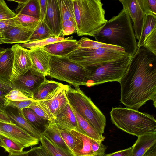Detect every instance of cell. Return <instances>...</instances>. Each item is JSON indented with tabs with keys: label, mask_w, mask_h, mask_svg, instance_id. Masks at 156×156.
Wrapping results in <instances>:
<instances>
[{
	"label": "cell",
	"mask_w": 156,
	"mask_h": 156,
	"mask_svg": "<svg viewBox=\"0 0 156 156\" xmlns=\"http://www.w3.org/2000/svg\"><path fill=\"white\" fill-rule=\"evenodd\" d=\"M120 101L138 110L148 100L156 106V55L144 46L138 47L128 69L119 82Z\"/></svg>",
	"instance_id": "6da1fadb"
},
{
	"label": "cell",
	"mask_w": 156,
	"mask_h": 156,
	"mask_svg": "<svg viewBox=\"0 0 156 156\" xmlns=\"http://www.w3.org/2000/svg\"><path fill=\"white\" fill-rule=\"evenodd\" d=\"M94 37L97 41L120 47L133 55L138 48L131 20L124 8L117 15L108 20Z\"/></svg>",
	"instance_id": "7a4b0ae2"
},
{
	"label": "cell",
	"mask_w": 156,
	"mask_h": 156,
	"mask_svg": "<svg viewBox=\"0 0 156 156\" xmlns=\"http://www.w3.org/2000/svg\"><path fill=\"white\" fill-rule=\"evenodd\" d=\"M110 113L112 123L129 134L138 137L156 134V120L152 115L121 107L112 108Z\"/></svg>",
	"instance_id": "3957f363"
},
{
	"label": "cell",
	"mask_w": 156,
	"mask_h": 156,
	"mask_svg": "<svg viewBox=\"0 0 156 156\" xmlns=\"http://www.w3.org/2000/svg\"><path fill=\"white\" fill-rule=\"evenodd\" d=\"M78 36L94 34L107 22L105 11L100 0H73Z\"/></svg>",
	"instance_id": "277c9868"
},
{
	"label": "cell",
	"mask_w": 156,
	"mask_h": 156,
	"mask_svg": "<svg viewBox=\"0 0 156 156\" xmlns=\"http://www.w3.org/2000/svg\"><path fill=\"white\" fill-rule=\"evenodd\" d=\"M66 97L71 106L98 133H104L106 125L105 116L79 87L72 88L68 86Z\"/></svg>",
	"instance_id": "5b68a950"
},
{
	"label": "cell",
	"mask_w": 156,
	"mask_h": 156,
	"mask_svg": "<svg viewBox=\"0 0 156 156\" xmlns=\"http://www.w3.org/2000/svg\"><path fill=\"white\" fill-rule=\"evenodd\" d=\"M133 56L126 54L116 60L86 68L88 71L84 85L90 87L108 82H119L126 73Z\"/></svg>",
	"instance_id": "8992f818"
},
{
	"label": "cell",
	"mask_w": 156,
	"mask_h": 156,
	"mask_svg": "<svg viewBox=\"0 0 156 156\" xmlns=\"http://www.w3.org/2000/svg\"><path fill=\"white\" fill-rule=\"evenodd\" d=\"M88 70L70 60L67 56L51 55L48 76L65 81L76 88L84 85Z\"/></svg>",
	"instance_id": "52a82bcc"
},
{
	"label": "cell",
	"mask_w": 156,
	"mask_h": 156,
	"mask_svg": "<svg viewBox=\"0 0 156 156\" xmlns=\"http://www.w3.org/2000/svg\"><path fill=\"white\" fill-rule=\"evenodd\" d=\"M126 54L124 50L112 48H78L66 56L86 68L116 60Z\"/></svg>",
	"instance_id": "ba28073f"
},
{
	"label": "cell",
	"mask_w": 156,
	"mask_h": 156,
	"mask_svg": "<svg viewBox=\"0 0 156 156\" xmlns=\"http://www.w3.org/2000/svg\"><path fill=\"white\" fill-rule=\"evenodd\" d=\"M0 134L21 144L24 148L37 145L40 141L11 121L1 110Z\"/></svg>",
	"instance_id": "9c48e42d"
},
{
	"label": "cell",
	"mask_w": 156,
	"mask_h": 156,
	"mask_svg": "<svg viewBox=\"0 0 156 156\" xmlns=\"http://www.w3.org/2000/svg\"><path fill=\"white\" fill-rule=\"evenodd\" d=\"M68 85L62 84L45 99L35 101L49 117L54 121L60 112L68 103L66 90Z\"/></svg>",
	"instance_id": "30bf717a"
},
{
	"label": "cell",
	"mask_w": 156,
	"mask_h": 156,
	"mask_svg": "<svg viewBox=\"0 0 156 156\" xmlns=\"http://www.w3.org/2000/svg\"><path fill=\"white\" fill-rule=\"evenodd\" d=\"M128 12L136 39H139L145 15L151 12L147 0H119Z\"/></svg>",
	"instance_id": "8fae6325"
},
{
	"label": "cell",
	"mask_w": 156,
	"mask_h": 156,
	"mask_svg": "<svg viewBox=\"0 0 156 156\" xmlns=\"http://www.w3.org/2000/svg\"><path fill=\"white\" fill-rule=\"evenodd\" d=\"M45 76L44 74L30 68L18 78L11 81L12 89L20 90L32 99L34 91L46 79Z\"/></svg>",
	"instance_id": "7c38bea8"
},
{
	"label": "cell",
	"mask_w": 156,
	"mask_h": 156,
	"mask_svg": "<svg viewBox=\"0 0 156 156\" xmlns=\"http://www.w3.org/2000/svg\"><path fill=\"white\" fill-rule=\"evenodd\" d=\"M13 54V61L11 81L23 74L32 66L29 50L26 49L19 44H14L11 48Z\"/></svg>",
	"instance_id": "4fadbf2b"
},
{
	"label": "cell",
	"mask_w": 156,
	"mask_h": 156,
	"mask_svg": "<svg viewBox=\"0 0 156 156\" xmlns=\"http://www.w3.org/2000/svg\"><path fill=\"white\" fill-rule=\"evenodd\" d=\"M1 111L12 122L40 141L42 134L35 129L26 119L23 110L16 107L6 106Z\"/></svg>",
	"instance_id": "5bb4252c"
},
{
	"label": "cell",
	"mask_w": 156,
	"mask_h": 156,
	"mask_svg": "<svg viewBox=\"0 0 156 156\" xmlns=\"http://www.w3.org/2000/svg\"><path fill=\"white\" fill-rule=\"evenodd\" d=\"M55 37H60L62 26L60 12L57 0H47L46 14L44 21Z\"/></svg>",
	"instance_id": "9a60e30c"
},
{
	"label": "cell",
	"mask_w": 156,
	"mask_h": 156,
	"mask_svg": "<svg viewBox=\"0 0 156 156\" xmlns=\"http://www.w3.org/2000/svg\"><path fill=\"white\" fill-rule=\"evenodd\" d=\"M34 30L17 25L0 33L3 43H24L29 41Z\"/></svg>",
	"instance_id": "2e32d148"
},
{
	"label": "cell",
	"mask_w": 156,
	"mask_h": 156,
	"mask_svg": "<svg viewBox=\"0 0 156 156\" xmlns=\"http://www.w3.org/2000/svg\"><path fill=\"white\" fill-rule=\"evenodd\" d=\"M32 66L31 68L48 76L49 63L51 55L42 48H35L29 50Z\"/></svg>",
	"instance_id": "e0dca14e"
},
{
	"label": "cell",
	"mask_w": 156,
	"mask_h": 156,
	"mask_svg": "<svg viewBox=\"0 0 156 156\" xmlns=\"http://www.w3.org/2000/svg\"><path fill=\"white\" fill-rule=\"evenodd\" d=\"M54 121L58 127L79 131L75 115L69 102L58 113Z\"/></svg>",
	"instance_id": "ac0fdd59"
},
{
	"label": "cell",
	"mask_w": 156,
	"mask_h": 156,
	"mask_svg": "<svg viewBox=\"0 0 156 156\" xmlns=\"http://www.w3.org/2000/svg\"><path fill=\"white\" fill-rule=\"evenodd\" d=\"M78 47V41L72 39L55 43L42 48L51 55L64 57Z\"/></svg>",
	"instance_id": "d6986e66"
},
{
	"label": "cell",
	"mask_w": 156,
	"mask_h": 156,
	"mask_svg": "<svg viewBox=\"0 0 156 156\" xmlns=\"http://www.w3.org/2000/svg\"><path fill=\"white\" fill-rule=\"evenodd\" d=\"M17 2L18 5L15 10L16 14L28 15L40 20L39 0H9Z\"/></svg>",
	"instance_id": "ffe728a7"
},
{
	"label": "cell",
	"mask_w": 156,
	"mask_h": 156,
	"mask_svg": "<svg viewBox=\"0 0 156 156\" xmlns=\"http://www.w3.org/2000/svg\"><path fill=\"white\" fill-rule=\"evenodd\" d=\"M155 32L156 15L151 12L145 15L140 37L137 42L138 48L143 46L145 40Z\"/></svg>",
	"instance_id": "44dd1931"
},
{
	"label": "cell",
	"mask_w": 156,
	"mask_h": 156,
	"mask_svg": "<svg viewBox=\"0 0 156 156\" xmlns=\"http://www.w3.org/2000/svg\"><path fill=\"white\" fill-rule=\"evenodd\" d=\"M156 144V134L140 136L133 145L132 156H142L151 147Z\"/></svg>",
	"instance_id": "7402d4cb"
},
{
	"label": "cell",
	"mask_w": 156,
	"mask_h": 156,
	"mask_svg": "<svg viewBox=\"0 0 156 156\" xmlns=\"http://www.w3.org/2000/svg\"><path fill=\"white\" fill-rule=\"evenodd\" d=\"M62 84L46 79L34 91L32 99L34 101L45 99Z\"/></svg>",
	"instance_id": "603a6c76"
},
{
	"label": "cell",
	"mask_w": 156,
	"mask_h": 156,
	"mask_svg": "<svg viewBox=\"0 0 156 156\" xmlns=\"http://www.w3.org/2000/svg\"><path fill=\"white\" fill-rule=\"evenodd\" d=\"M71 107L76 119L79 132L96 140L100 142L104 141L105 137L96 131L87 121Z\"/></svg>",
	"instance_id": "cb8c5ba5"
},
{
	"label": "cell",
	"mask_w": 156,
	"mask_h": 156,
	"mask_svg": "<svg viewBox=\"0 0 156 156\" xmlns=\"http://www.w3.org/2000/svg\"><path fill=\"white\" fill-rule=\"evenodd\" d=\"M23 112L26 119L41 134L44 132L51 122L40 117L29 108L23 109Z\"/></svg>",
	"instance_id": "d4e9b609"
},
{
	"label": "cell",
	"mask_w": 156,
	"mask_h": 156,
	"mask_svg": "<svg viewBox=\"0 0 156 156\" xmlns=\"http://www.w3.org/2000/svg\"><path fill=\"white\" fill-rule=\"evenodd\" d=\"M40 141L51 156H77L70 150L57 145L43 134Z\"/></svg>",
	"instance_id": "484cf974"
},
{
	"label": "cell",
	"mask_w": 156,
	"mask_h": 156,
	"mask_svg": "<svg viewBox=\"0 0 156 156\" xmlns=\"http://www.w3.org/2000/svg\"><path fill=\"white\" fill-rule=\"evenodd\" d=\"M13 61V52L11 48H8L6 49L5 52L0 57V76L10 79Z\"/></svg>",
	"instance_id": "4316f807"
},
{
	"label": "cell",
	"mask_w": 156,
	"mask_h": 156,
	"mask_svg": "<svg viewBox=\"0 0 156 156\" xmlns=\"http://www.w3.org/2000/svg\"><path fill=\"white\" fill-rule=\"evenodd\" d=\"M42 134L58 146L70 150L62 138L59 129L54 121L50 122Z\"/></svg>",
	"instance_id": "83f0119b"
},
{
	"label": "cell",
	"mask_w": 156,
	"mask_h": 156,
	"mask_svg": "<svg viewBox=\"0 0 156 156\" xmlns=\"http://www.w3.org/2000/svg\"><path fill=\"white\" fill-rule=\"evenodd\" d=\"M58 127L61 136L66 144L69 149L76 155L81 148V141L72 134L70 130Z\"/></svg>",
	"instance_id": "f1b7e54d"
},
{
	"label": "cell",
	"mask_w": 156,
	"mask_h": 156,
	"mask_svg": "<svg viewBox=\"0 0 156 156\" xmlns=\"http://www.w3.org/2000/svg\"><path fill=\"white\" fill-rule=\"evenodd\" d=\"M57 1L60 12L62 27L63 22L67 20H72L76 24L73 0H57Z\"/></svg>",
	"instance_id": "f546056e"
},
{
	"label": "cell",
	"mask_w": 156,
	"mask_h": 156,
	"mask_svg": "<svg viewBox=\"0 0 156 156\" xmlns=\"http://www.w3.org/2000/svg\"><path fill=\"white\" fill-rule=\"evenodd\" d=\"M73 135L79 138L81 141V150L76 154L77 156H96L93 152L90 141V138L74 130H70Z\"/></svg>",
	"instance_id": "4dcf8cb0"
},
{
	"label": "cell",
	"mask_w": 156,
	"mask_h": 156,
	"mask_svg": "<svg viewBox=\"0 0 156 156\" xmlns=\"http://www.w3.org/2000/svg\"><path fill=\"white\" fill-rule=\"evenodd\" d=\"M71 36L66 38L62 37H51L45 39L29 41L27 42L19 44L20 46L30 49L35 48H43L44 47L57 42L73 39Z\"/></svg>",
	"instance_id": "1f68e13d"
},
{
	"label": "cell",
	"mask_w": 156,
	"mask_h": 156,
	"mask_svg": "<svg viewBox=\"0 0 156 156\" xmlns=\"http://www.w3.org/2000/svg\"><path fill=\"white\" fill-rule=\"evenodd\" d=\"M54 37L51 30L44 22L40 21L34 30L29 41Z\"/></svg>",
	"instance_id": "d6a6232c"
},
{
	"label": "cell",
	"mask_w": 156,
	"mask_h": 156,
	"mask_svg": "<svg viewBox=\"0 0 156 156\" xmlns=\"http://www.w3.org/2000/svg\"><path fill=\"white\" fill-rule=\"evenodd\" d=\"M0 147L9 154L23 152L24 148L21 144L0 134Z\"/></svg>",
	"instance_id": "836d02e7"
},
{
	"label": "cell",
	"mask_w": 156,
	"mask_h": 156,
	"mask_svg": "<svg viewBox=\"0 0 156 156\" xmlns=\"http://www.w3.org/2000/svg\"><path fill=\"white\" fill-rule=\"evenodd\" d=\"M79 48H108L123 51L124 49L120 47L110 45L91 40L87 37H83L78 41Z\"/></svg>",
	"instance_id": "e575fe53"
},
{
	"label": "cell",
	"mask_w": 156,
	"mask_h": 156,
	"mask_svg": "<svg viewBox=\"0 0 156 156\" xmlns=\"http://www.w3.org/2000/svg\"><path fill=\"white\" fill-rule=\"evenodd\" d=\"M16 18L19 24L25 27L32 30L34 29L40 21L39 19L20 14L16 15Z\"/></svg>",
	"instance_id": "d590c367"
},
{
	"label": "cell",
	"mask_w": 156,
	"mask_h": 156,
	"mask_svg": "<svg viewBox=\"0 0 156 156\" xmlns=\"http://www.w3.org/2000/svg\"><path fill=\"white\" fill-rule=\"evenodd\" d=\"M16 16L8 6L5 2L0 0V20L12 19Z\"/></svg>",
	"instance_id": "8d00e7d4"
},
{
	"label": "cell",
	"mask_w": 156,
	"mask_h": 156,
	"mask_svg": "<svg viewBox=\"0 0 156 156\" xmlns=\"http://www.w3.org/2000/svg\"><path fill=\"white\" fill-rule=\"evenodd\" d=\"M76 24L73 21L67 20L63 22L60 37H64L65 36L72 34L76 33Z\"/></svg>",
	"instance_id": "74e56055"
},
{
	"label": "cell",
	"mask_w": 156,
	"mask_h": 156,
	"mask_svg": "<svg viewBox=\"0 0 156 156\" xmlns=\"http://www.w3.org/2000/svg\"><path fill=\"white\" fill-rule=\"evenodd\" d=\"M5 97L8 100L15 101L32 100L26 96L20 90L16 89L12 90L7 93Z\"/></svg>",
	"instance_id": "f35d334b"
},
{
	"label": "cell",
	"mask_w": 156,
	"mask_h": 156,
	"mask_svg": "<svg viewBox=\"0 0 156 156\" xmlns=\"http://www.w3.org/2000/svg\"><path fill=\"white\" fill-rule=\"evenodd\" d=\"M92 150L96 156H105L107 147L102 142L90 138Z\"/></svg>",
	"instance_id": "ab89813d"
},
{
	"label": "cell",
	"mask_w": 156,
	"mask_h": 156,
	"mask_svg": "<svg viewBox=\"0 0 156 156\" xmlns=\"http://www.w3.org/2000/svg\"><path fill=\"white\" fill-rule=\"evenodd\" d=\"M27 156H51L42 145L34 147L27 151Z\"/></svg>",
	"instance_id": "60d3db41"
},
{
	"label": "cell",
	"mask_w": 156,
	"mask_h": 156,
	"mask_svg": "<svg viewBox=\"0 0 156 156\" xmlns=\"http://www.w3.org/2000/svg\"><path fill=\"white\" fill-rule=\"evenodd\" d=\"M19 24L16 16L14 18L0 20V33L5 30Z\"/></svg>",
	"instance_id": "b9f144b4"
},
{
	"label": "cell",
	"mask_w": 156,
	"mask_h": 156,
	"mask_svg": "<svg viewBox=\"0 0 156 156\" xmlns=\"http://www.w3.org/2000/svg\"><path fill=\"white\" fill-rule=\"evenodd\" d=\"M32 100H28L19 101H15L8 100L6 106L15 107L23 110L28 108L33 102Z\"/></svg>",
	"instance_id": "7bdbcfd3"
},
{
	"label": "cell",
	"mask_w": 156,
	"mask_h": 156,
	"mask_svg": "<svg viewBox=\"0 0 156 156\" xmlns=\"http://www.w3.org/2000/svg\"><path fill=\"white\" fill-rule=\"evenodd\" d=\"M12 89L11 80L0 76V90L8 93Z\"/></svg>",
	"instance_id": "ee69618b"
},
{
	"label": "cell",
	"mask_w": 156,
	"mask_h": 156,
	"mask_svg": "<svg viewBox=\"0 0 156 156\" xmlns=\"http://www.w3.org/2000/svg\"><path fill=\"white\" fill-rule=\"evenodd\" d=\"M28 108L32 109L37 115L41 118L51 121L48 115L38 105L35 101H34Z\"/></svg>",
	"instance_id": "f6af8a7d"
},
{
	"label": "cell",
	"mask_w": 156,
	"mask_h": 156,
	"mask_svg": "<svg viewBox=\"0 0 156 156\" xmlns=\"http://www.w3.org/2000/svg\"><path fill=\"white\" fill-rule=\"evenodd\" d=\"M133 146L123 150L106 154L105 156H132Z\"/></svg>",
	"instance_id": "bcb514c9"
},
{
	"label": "cell",
	"mask_w": 156,
	"mask_h": 156,
	"mask_svg": "<svg viewBox=\"0 0 156 156\" xmlns=\"http://www.w3.org/2000/svg\"><path fill=\"white\" fill-rule=\"evenodd\" d=\"M47 0H39L40 12V21H44L46 14Z\"/></svg>",
	"instance_id": "7dc6e473"
},
{
	"label": "cell",
	"mask_w": 156,
	"mask_h": 156,
	"mask_svg": "<svg viewBox=\"0 0 156 156\" xmlns=\"http://www.w3.org/2000/svg\"><path fill=\"white\" fill-rule=\"evenodd\" d=\"M7 93L0 90V110L7 105L8 100L5 98V96Z\"/></svg>",
	"instance_id": "c3c4849f"
},
{
	"label": "cell",
	"mask_w": 156,
	"mask_h": 156,
	"mask_svg": "<svg viewBox=\"0 0 156 156\" xmlns=\"http://www.w3.org/2000/svg\"><path fill=\"white\" fill-rule=\"evenodd\" d=\"M142 156H156V144L149 148Z\"/></svg>",
	"instance_id": "681fc988"
},
{
	"label": "cell",
	"mask_w": 156,
	"mask_h": 156,
	"mask_svg": "<svg viewBox=\"0 0 156 156\" xmlns=\"http://www.w3.org/2000/svg\"><path fill=\"white\" fill-rule=\"evenodd\" d=\"M147 2L151 11L156 15V0H147Z\"/></svg>",
	"instance_id": "f907efd6"
},
{
	"label": "cell",
	"mask_w": 156,
	"mask_h": 156,
	"mask_svg": "<svg viewBox=\"0 0 156 156\" xmlns=\"http://www.w3.org/2000/svg\"><path fill=\"white\" fill-rule=\"evenodd\" d=\"M8 156H27V151L9 154Z\"/></svg>",
	"instance_id": "816d5d0a"
},
{
	"label": "cell",
	"mask_w": 156,
	"mask_h": 156,
	"mask_svg": "<svg viewBox=\"0 0 156 156\" xmlns=\"http://www.w3.org/2000/svg\"><path fill=\"white\" fill-rule=\"evenodd\" d=\"M6 49L4 50L0 51V57L3 55L4 53L5 52Z\"/></svg>",
	"instance_id": "f5cc1de1"
},
{
	"label": "cell",
	"mask_w": 156,
	"mask_h": 156,
	"mask_svg": "<svg viewBox=\"0 0 156 156\" xmlns=\"http://www.w3.org/2000/svg\"><path fill=\"white\" fill-rule=\"evenodd\" d=\"M3 42L2 41V39L0 38V44H3Z\"/></svg>",
	"instance_id": "db71d44e"
},
{
	"label": "cell",
	"mask_w": 156,
	"mask_h": 156,
	"mask_svg": "<svg viewBox=\"0 0 156 156\" xmlns=\"http://www.w3.org/2000/svg\"><path fill=\"white\" fill-rule=\"evenodd\" d=\"M0 38H1L2 39L1 37V36H0Z\"/></svg>",
	"instance_id": "11a10c76"
},
{
	"label": "cell",
	"mask_w": 156,
	"mask_h": 156,
	"mask_svg": "<svg viewBox=\"0 0 156 156\" xmlns=\"http://www.w3.org/2000/svg\"><path fill=\"white\" fill-rule=\"evenodd\" d=\"M1 146V144H0V147Z\"/></svg>",
	"instance_id": "9f6ffc18"
}]
</instances>
